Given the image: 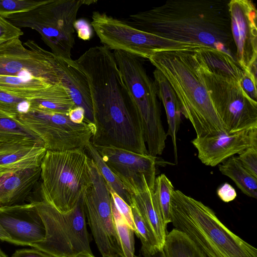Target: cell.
<instances>
[{"label": "cell", "mask_w": 257, "mask_h": 257, "mask_svg": "<svg viewBox=\"0 0 257 257\" xmlns=\"http://www.w3.org/2000/svg\"><path fill=\"white\" fill-rule=\"evenodd\" d=\"M229 1H169L131 15L127 22L140 30L172 41L223 52L236 62Z\"/></svg>", "instance_id": "6da1fadb"}, {"label": "cell", "mask_w": 257, "mask_h": 257, "mask_svg": "<svg viewBox=\"0 0 257 257\" xmlns=\"http://www.w3.org/2000/svg\"><path fill=\"white\" fill-rule=\"evenodd\" d=\"M199 48L159 51L149 60L175 91L181 114L190 121L196 137L206 138L226 132L205 86Z\"/></svg>", "instance_id": "7a4b0ae2"}, {"label": "cell", "mask_w": 257, "mask_h": 257, "mask_svg": "<svg viewBox=\"0 0 257 257\" xmlns=\"http://www.w3.org/2000/svg\"><path fill=\"white\" fill-rule=\"evenodd\" d=\"M171 222L206 257H257V249L230 231L202 202L179 190L173 192Z\"/></svg>", "instance_id": "3957f363"}, {"label": "cell", "mask_w": 257, "mask_h": 257, "mask_svg": "<svg viewBox=\"0 0 257 257\" xmlns=\"http://www.w3.org/2000/svg\"><path fill=\"white\" fill-rule=\"evenodd\" d=\"M39 192V199L31 202L42 218L46 234L31 247L51 257H95L90 246L83 197L72 210L62 212L48 200L41 186Z\"/></svg>", "instance_id": "277c9868"}, {"label": "cell", "mask_w": 257, "mask_h": 257, "mask_svg": "<svg viewBox=\"0 0 257 257\" xmlns=\"http://www.w3.org/2000/svg\"><path fill=\"white\" fill-rule=\"evenodd\" d=\"M84 151H47L42 161L40 186L48 200L62 212L72 210L91 184L90 158Z\"/></svg>", "instance_id": "5b68a950"}, {"label": "cell", "mask_w": 257, "mask_h": 257, "mask_svg": "<svg viewBox=\"0 0 257 257\" xmlns=\"http://www.w3.org/2000/svg\"><path fill=\"white\" fill-rule=\"evenodd\" d=\"M123 82L134 103L148 154L157 157L166 146L155 85L140 57L119 50L113 52Z\"/></svg>", "instance_id": "8992f818"}, {"label": "cell", "mask_w": 257, "mask_h": 257, "mask_svg": "<svg viewBox=\"0 0 257 257\" xmlns=\"http://www.w3.org/2000/svg\"><path fill=\"white\" fill-rule=\"evenodd\" d=\"M92 0H46L29 12L11 15L5 18L18 28L37 31L57 57L71 59L75 44L74 24L80 8Z\"/></svg>", "instance_id": "52a82bcc"}, {"label": "cell", "mask_w": 257, "mask_h": 257, "mask_svg": "<svg viewBox=\"0 0 257 257\" xmlns=\"http://www.w3.org/2000/svg\"><path fill=\"white\" fill-rule=\"evenodd\" d=\"M91 18V25L103 45L140 58L149 59L162 51L202 47L143 31L104 12L94 11Z\"/></svg>", "instance_id": "ba28073f"}, {"label": "cell", "mask_w": 257, "mask_h": 257, "mask_svg": "<svg viewBox=\"0 0 257 257\" xmlns=\"http://www.w3.org/2000/svg\"><path fill=\"white\" fill-rule=\"evenodd\" d=\"M202 70L210 98L226 132L257 127V102L247 96L239 82L210 70L203 59Z\"/></svg>", "instance_id": "9c48e42d"}, {"label": "cell", "mask_w": 257, "mask_h": 257, "mask_svg": "<svg viewBox=\"0 0 257 257\" xmlns=\"http://www.w3.org/2000/svg\"><path fill=\"white\" fill-rule=\"evenodd\" d=\"M15 118L41 139L47 151L85 150L95 130L93 123H76L60 113L30 110Z\"/></svg>", "instance_id": "30bf717a"}, {"label": "cell", "mask_w": 257, "mask_h": 257, "mask_svg": "<svg viewBox=\"0 0 257 257\" xmlns=\"http://www.w3.org/2000/svg\"><path fill=\"white\" fill-rule=\"evenodd\" d=\"M91 184L82 197L85 213L96 245L102 256L123 255L111 208V196L107 184L93 161L90 158Z\"/></svg>", "instance_id": "8fae6325"}, {"label": "cell", "mask_w": 257, "mask_h": 257, "mask_svg": "<svg viewBox=\"0 0 257 257\" xmlns=\"http://www.w3.org/2000/svg\"><path fill=\"white\" fill-rule=\"evenodd\" d=\"M0 76L39 77L54 84L61 81V70L57 57L34 40L24 44L20 38L0 45Z\"/></svg>", "instance_id": "7c38bea8"}, {"label": "cell", "mask_w": 257, "mask_h": 257, "mask_svg": "<svg viewBox=\"0 0 257 257\" xmlns=\"http://www.w3.org/2000/svg\"><path fill=\"white\" fill-rule=\"evenodd\" d=\"M105 164L131 193L147 184L153 190L156 178V157L109 146H94Z\"/></svg>", "instance_id": "4fadbf2b"}, {"label": "cell", "mask_w": 257, "mask_h": 257, "mask_svg": "<svg viewBox=\"0 0 257 257\" xmlns=\"http://www.w3.org/2000/svg\"><path fill=\"white\" fill-rule=\"evenodd\" d=\"M231 35L237 64L244 71L257 61V11L249 0H231L228 4Z\"/></svg>", "instance_id": "5bb4252c"}, {"label": "cell", "mask_w": 257, "mask_h": 257, "mask_svg": "<svg viewBox=\"0 0 257 257\" xmlns=\"http://www.w3.org/2000/svg\"><path fill=\"white\" fill-rule=\"evenodd\" d=\"M0 224L10 236V243L32 246L45 238L44 224L31 202L0 206Z\"/></svg>", "instance_id": "9a60e30c"}, {"label": "cell", "mask_w": 257, "mask_h": 257, "mask_svg": "<svg viewBox=\"0 0 257 257\" xmlns=\"http://www.w3.org/2000/svg\"><path fill=\"white\" fill-rule=\"evenodd\" d=\"M192 144L197 149L201 163L215 167L249 148L257 147V127L210 137H196Z\"/></svg>", "instance_id": "2e32d148"}, {"label": "cell", "mask_w": 257, "mask_h": 257, "mask_svg": "<svg viewBox=\"0 0 257 257\" xmlns=\"http://www.w3.org/2000/svg\"><path fill=\"white\" fill-rule=\"evenodd\" d=\"M46 151L44 145L31 142H0V176L40 167Z\"/></svg>", "instance_id": "e0dca14e"}, {"label": "cell", "mask_w": 257, "mask_h": 257, "mask_svg": "<svg viewBox=\"0 0 257 257\" xmlns=\"http://www.w3.org/2000/svg\"><path fill=\"white\" fill-rule=\"evenodd\" d=\"M57 59L61 70L62 84L75 106L81 107L84 110V121L93 123V105L87 77L75 60L59 57H57Z\"/></svg>", "instance_id": "ac0fdd59"}, {"label": "cell", "mask_w": 257, "mask_h": 257, "mask_svg": "<svg viewBox=\"0 0 257 257\" xmlns=\"http://www.w3.org/2000/svg\"><path fill=\"white\" fill-rule=\"evenodd\" d=\"M40 178V167L0 176V206L22 204Z\"/></svg>", "instance_id": "d6986e66"}, {"label": "cell", "mask_w": 257, "mask_h": 257, "mask_svg": "<svg viewBox=\"0 0 257 257\" xmlns=\"http://www.w3.org/2000/svg\"><path fill=\"white\" fill-rule=\"evenodd\" d=\"M153 75L157 95L162 101L166 113L168 126L167 135L171 138L175 162L177 164V134L182 114L180 102L176 93L163 74L156 69Z\"/></svg>", "instance_id": "ffe728a7"}, {"label": "cell", "mask_w": 257, "mask_h": 257, "mask_svg": "<svg viewBox=\"0 0 257 257\" xmlns=\"http://www.w3.org/2000/svg\"><path fill=\"white\" fill-rule=\"evenodd\" d=\"M131 195L133 203L154 234L159 249H163L168 233L167 225L155 201L153 190L147 184L143 189L132 193Z\"/></svg>", "instance_id": "44dd1931"}, {"label": "cell", "mask_w": 257, "mask_h": 257, "mask_svg": "<svg viewBox=\"0 0 257 257\" xmlns=\"http://www.w3.org/2000/svg\"><path fill=\"white\" fill-rule=\"evenodd\" d=\"M53 84L42 78L0 76V90L29 100L36 98L41 89Z\"/></svg>", "instance_id": "7402d4cb"}, {"label": "cell", "mask_w": 257, "mask_h": 257, "mask_svg": "<svg viewBox=\"0 0 257 257\" xmlns=\"http://www.w3.org/2000/svg\"><path fill=\"white\" fill-rule=\"evenodd\" d=\"M31 110L68 114L75 106L61 81L47 89L44 95L38 99L30 100Z\"/></svg>", "instance_id": "603a6c76"}, {"label": "cell", "mask_w": 257, "mask_h": 257, "mask_svg": "<svg viewBox=\"0 0 257 257\" xmlns=\"http://www.w3.org/2000/svg\"><path fill=\"white\" fill-rule=\"evenodd\" d=\"M219 170L231 179L245 195L257 198V178L242 166L237 157H231L223 162L219 165Z\"/></svg>", "instance_id": "cb8c5ba5"}, {"label": "cell", "mask_w": 257, "mask_h": 257, "mask_svg": "<svg viewBox=\"0 0 257 257\" xmlns=\"http://www.w3.org/2000/svg\"><path fill=\"white\" fill-rule=\"evenodd\" d=\"M199 50L206 66L210 70L230 76L238 82L241 79L244 70L226 53L207 47H200Z\"/></svg>", "instance_id": "d4e9b609"}, {"label": "cell", "mask_w": 257, "mask_h": 257, "mask_svg": "<svg viewBox=\"0 0 257 257\" xmlns=\"http://www.w3.org/2000/svg\"><path fill=\"white\" fill-rule=\"evenodd\" d=\"M163 249L166 257H206L186 234L175 228L167 233Z\"/></svg>", "instance_id": "484cf974"}, {"label": "cell", "mask_w": 257, "mask_h": 257, "mask_svg": "<svg viewBox=\"0 0 257 257\" xmlns=\"http://www.w3.org/2000/svg\"><path fill=\"white\" fill-rule=\"evenodd\" d=\"M12 141L31 142L44 146L35 133L0 110V142Z\"/></svg>", "instance_id": "4316f807"}, {"label": "cell", "mask_w": 257, "mask_h": 257, "mask_svg": "<svg viewBox=\"0 0 257 257\" xmlns=\"http://www.w3.org/2000/svg\"><path fill=\"white\" fill-rule=\"evenodd\" d=\"M85 150L96 164L106 184L131 206L133 203L131 193L119 178L105 164L91 141L87 144Z\"/></svg>", "instance_id": "83f0119b"}, {"label": "cell", "mask_w": 257, "mask_h": 257, "mask_svg": "<svg viewBox=\"0 0 257 257\" xmlns=\"http://www.w3.org/2000/svg\"><path fill=\"white\" fill-rule=\"evenodd\" d=\"M174 187L164 174L157 176L153 190V197L165 224L171 223V203Z\"/></svg>", "instance_id": "f1b7e54d"}, {"label": "cell", "mask_w": 257, "mask_h": 257, "mask_svg": "<svg viewBox=\"0 0 257 257\" xmlns=\"http://www.w3.org/2000/svg\"><path fill=\"white\" fill-rule=\"evenodd\" d=\"M111 204L115 229L123 255L124 257H133L135 254L134 231L117 210L112 197Z\"/></svg>", "instance_id": "f546056e"}, {"label": "cell", "mask_w": 257, "mask_h": 257, "mask_svg": "<svg viewBox=\"0 0 257 257\" xmlns=\"http://www.w3.org/2000/svg\"><path fill=\"white\" fill-rule=\"evenodd\" d=\"M131 207L136 228L135 233L140 239L142 246L151 253L159 249L154 234L134 203Z\"/></svg>", "instance_id": "4dcf8cb0"}, {"label": "cell", "mask_w": 257, "mask_h": 257, "mask_svg": "<svg viewBox=\"0 0 257 257\" xmlns=\"http://www.w3.org/2000/svg\"><path fill=\"white\" fill-rule=\"evenodd\" d=\"M0 110L16 118L31 110L30 101L0 90Z\"/></svg>", "instance_id": "1f68e13d"}, {"label": "cell", "mask_w": 257, "mask_h": 257, "mask_svg": "<svg viewBox=\"0 0 257 257\" xmlns=\"http://www.w3.org/2000/svg\"><path fill=\"white\" fill-rule=\"evenodd\" d=\"M44 1L0 0V16L5 18L11 15L29 12L42 5Z\"/></svg>", "instance_id": "d6a6232c"}, {"label": "cell", "mask_w": 257, "mask_h": 257, "mask_svg": "<svg viewBox=\"0 0 257 257\" xmlns=\"http://www.w3.org/2000/svg\"><path fill=\"white\" fill-rule=\"evenodd\" d=\"M237 157L242 166L257 178V147L246 149Z\"/></svg>", "instance_id": "836d02e7"}, {"label": "cell", "mask_w": 257, "mask_h": 257, "mask_svg": "<svg viewBox=\"0 0 257 257\" xmlns=\"http://www.w3.org/2000/svg\"><path fill=\"white\" fill-rule=\"evenodd\" d=\"M23 34L20 28L0 16V45L9 40L20 38Z\"/></svg>", "instance_id": "e575fe53"}, {"label": "cell", "mask_w": 257, "mask_h": 257, "mask_svg": "<svg viewBox=\"0 0 257 257\" xmlns=\"http://www.w3.org/2000/svg\"><path fill=\"white\" fill-rule=\"evenodd\" d=\"M107 186L117 210L124 217L130 227L135 232L136 228L131 206L117 195L109 186L107 184Z\"/></svg>", "instance_id": "d590c367"}, {"label": "cell", "mask_w": 257, "mask_h": 257, "mask_svg": "<svg viewBox=\"0 0 257 257\" xmlns=\"http://www.w3.org/2000/svg\"><path fill=\"white\" fill-rule=\"evenodd\" d=\"M240 87L244 92L252 100L257 102V79L247 71H244V74L239 81Z\"/></svg>", "instance_id": "8d00e7d4"}, {"label": "cell", "mask_w": 257, "mask_h": 257, "mask_svg": "<svg viewBox=\"0 0 257 257\" xmlns=\"http://www.w3.org/2000/svg\"><path fill=\"white\" fill-rule=\"evenodd\" d=\"M78 37L84 41L90 40L92 32L90 25L84 19L76 20L74 24Z\"/></svg>", "instance_id": "74e56055"}, {"label": "cell", "mask_w": 257, "mask_h": 257, "mask_svg": "<svg viewBox=\"0 0 257 257\" xmlns=\"http://www.w3.org/2000/svg\"><path fill=\"white\" fill-rule=\"evenodd\" d=\"M217 195L222 201L226 203L234 200L237 196L235 189L227 183L223 184L218 188Z\"/></svg>", "instance_id": "f35d334b"}, {"label": "cell", "mask_w": 257, "mask_h": 257, "mask_svg": "<svg viewBox=\"0 0 257 257\" xmlns=\"http://www.w3.org/2000/svg\"><path fill=\"white\" fill-rule=\"evenodd\" d=\"M12 257H51L36 248H25L15 251Z\"/></svg>", "instance_id": "ab89813d"}, {"label": "cell", "mask_w": 257, "mask_h": 257, "mask_svg": "<svg viewBox=\"0 0 257 257\" xmlns=\"http://www.w3.org/2000/svg\"><path fill=\"white\" fill-rule=\"evenodd\" d=\"M68 116L72 121L81 123L84 121L85 111L82 107L75 106L70 110Z\"/></svg>", "instance_id": "60d3db41"}, {"label": "cell", "mask_w": 257, "mask_h": 257, "mask_svg": "<svg viewBox=\"0 0 257 257\" xmlns=\"http://www.w3.org/2000/svg\"><path fill=\"white\" fill-rule=\"evenodd\" d=\"M141 252L144 257H166L163 249H158L151 253L148 252L143 246H142Z\"/></svg>", "instance_id": "b9f144b4"}, {"label": "cell", "mask_w": 257, "mask_h": 257, "mask_svg": "<svg viewBox=\"0 0 257 257\" xmlns=\"http://www.w3.org/2000/svg\"><path fill=\"white\" fill-rule=\"evenodd\" d=\"M0 240L10 242L11 237L0 224Z\"/></svg>", "instance_id": "7bdbcfd3"}, {"label": "cell", "mask_w": 257, "mask_h": 257, "mask_svg": "<svg viewBox=\"0 0 257 257\" xmlns=\"http://www.w3.org/2000/svg\"><path fill=\"white\" fill-rule=\"evenodd\" d=\"M102 257H124V256L121 254H119V253H115V254L111 255L102 256Z\"/></svg>", "instance_id": "ee69618b"}, {"label": "cell", "mask_w": 257, "mask_h": 257, "mask_svg": "<svg viewBox=\"0 0 257 257\" xmlns=\"http://www.w3.org/2000/svg\"><path fill=\"white\" fill-rule=\"evenodd\" d=\"M0 257H8V256L3 252L0 248Z\"/></svg>", "instance_id": "f6af8a7d"}, {"label": "cell", "mask_w": 257, "mask_h": 257, "mask_svg": "<svg viewBox=\"0 0 257 257\" xmlns=\"http://www.w3.org/2000/svg\"><path fill=\"white\" fill-rule=\"evenodd\" d=\"M133 257H141V256H137V255H136L135 254H134Z\"/></svg>", "instance_id": "bcb514c9"}]
</instances>
